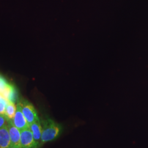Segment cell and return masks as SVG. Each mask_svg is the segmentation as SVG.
I'll use <instances>...</instances> for the list:
<instances>
[{
  "instance_id": "6da1fadb",
  "label": "cell",
  "mask_w": 148,
  "mask_h": 148,
  "mask_svg": "<svg viewBox=\"0 0 148 148\" xmlns=\"http://www.w3.org/2000/svg\"><path fill=\"white\" fill-rule=\"evenodd\" d=\"M42 132L41 144L55 140L62 132V126L60 124L47 118L42 121Z\"/></svg>"
},
{
  "instance_id": "7a4b0ae2",
  "label": "cell",
  "mask_w": 148,
  "mask_h": 148,
  "mask_svg": "<svg viewBox=\"0 0 148 148\" xmlns=\"http://www.w3.org/2000/svg\"><path fill=\"white\" fill-rule=\"evenodd\" d=\"M17 103L21 106L22 112L29 125L32 123L40 120L35 108L29 101L21 98L19 99Z\"/></svg>"
},
{
  "instance_id": "3957f363",
  "label": "cell",
  "mask_w": 148,
  "mask_h": 148,
  "mask_svg": "<svg viewBox=\"0 0 148 148\" xmlns=\"http://www.w3.org/2000/svg\"><path fill=\"white\" fill-rule=\"evenodd\" d=\"M21 148H38V144L35 140L30 128L24 129L21 131Z\"/></svg>"
},
{
  "instance_id": "277c9868",
  "label": "cell",
  "mask_w": 148,
  "mask_h": 148,
  "mask_svg": "<svg viewBox=\"0 0 148 148\" xmlns=\"http://www.w3.org/2000/svg\"><path fill=\"white\" fill-rule=\"evenodd\" d=\"M7 126L11 139V146L17 148H21V131L15 126L11 120H8Z\"/></svg>"
},
{
  "instance_id": "5b68a950",
  "label": "cell",
  "mask_w": 148,
  "mask_h": 148,
  "mask_svg": "<svg viewBox=\"0 0 148 148\" xmlns=\"http://www.w3.org/2000/svg\"><path fill=\"white\" fill-rule=\"evenodd\" d=\"M12 122L15 126L17 127L21 131L24 129L30 128L29 124L22 112L21 106L18 103H17L16 114Z\"/></svg>"
},
{
  "instance_id": "8992f818",
  "label": "cell",
  "mask_w": 148,
  "mask_h": 148,
  "mask_svg": "<svg viewBox=\"0 0 148 148\" xmlns=\"http://www.w3.org/2000/svg\"><path fill=\"white\" fill-rule=\"evenodd\" d=\"M29 126L35 140L40 146L41 144V139L42 132V127L41 122L40 121V120H37L32 123V124L29 125Z\"/></svg>"
},
{
  "instance_id": "52a82bcc",
  "label": "cell",
  "mask_w": 148,
  "mask_h": 148,
  "mask_svg": "<svg viewBox=\"0 0 148 148\" xmlns=\"http://www.w3.org/2000/svg\"><path fill=\"white\" fill-rule=\"evenodd\" d=\"M11 146V139L7 125L0 128V148H7Z\"/></svg>"
},
{
  "instance_id": "ba28073f",
  "label": "cell",
  "mask_w": 148,
  "mask_h": 148,
  "mask_svg": "<svg viewBox=\"0 0 148 148\" xmlns=\"http://www.w3.org/2000/svg\"><path fill=\"white\" fill-rule=\"evenodd\" d=\"M16 103L8 101L5 113V116L8 120H13L16 114Z\"/></svg>"
},
{
  "instance_id": "9c48e42d",
  "label": "cell",
  "mask_w": 148,
  "mask_h": 148,
  "mask_svg": "<svg viewBox=\"0 0 148 148\" xmlns=\"http://www.w3.org/2000/svg\"><path fill=\"white\" fill-rule=\"evenodd\" d=\"M10 84H10L4 77L0 76V95H2L3 93L5 92L6 88L10 86Z\"/></svg>"
},
{
  "instance_id": "30bf717a",
  "label": "cell",
  "mask_w": 148,
  "mask_h": 148,
  "mask_svg": "<svg viewBox=\"0 0 148 148\" xmlns=\"http://www.w3.org/2000/svg\"><path fill=\"white\" fill-rule=\"evenodd\" d=\"M7 101L5 98L0 95V114L4 115L5 113V108Z\"/></svg>"
},
{
  "instance_id": "8fae6325",
  "label": "cell",
  "mask_w": 148,
  "mask_h": 148,
  "mask_svg": "<svg viewBox=\"0 0 148 148\" xmlns=\"http://www.w3.org/2000/svg\"><path fill=\"white\" fill-rule=\"evenodd\" d=\"M8 120L4 115L0 114V128L7 125Z\"/></svg>"
},
{
  "instance_id": "7c38bea8",
  "label": "cell",
  "mask_w": 148,
  "mask_h": 148,
  "mask_svg": "<svg viewBox=\"0 0 148 148\" xmlns=\"http://www.w3.org/2000/svg\"><path fill=\"white\" fill-rule=\"evenodd\" d=\"M7 148H16V147H12V146H10V147H8Z\"/></svg>"
}]
</instances>
